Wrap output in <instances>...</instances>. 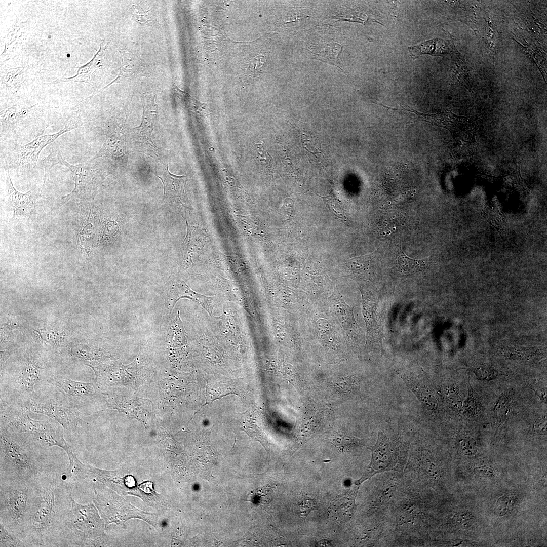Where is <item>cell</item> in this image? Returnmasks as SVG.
Listing matches in <instances>:
<instances>
[{
    "label": "cell",
    "mask_w": 547,
    "mask_h": 547,
    "mask_svg": "<svg viewBox=\"0 0 547 547\" xmlns=\"http://www.w3.org/2000/svg\"><path fill=\"white\" fill-rule=\"evenodd\" d=\"M72 488L62 476L49 471L33 482L24 523L26 546H57L71 509Z\"/></svg>",
    "instance_id": "cell-1"
},
{
    "label": "cell",
    "mask_w": 547,
    "mask_h": 547,
    "mask_svg": "<svg viewBox=\"0 0 547 547\" xmlns=\"http://www.w3.org/2000/svg\"><path fill=\"white\" fill-rule=\"evenodd\" d=\"M44 450L0 423V480L33 482L48 471Z\"/></svg>",
    "instance_id": "cell-2"
},
{
    "label": "cell",
    "mask_w": 547,
    "mask_h": 547,
    "mask_svg": "<svg viewBox=\"0 0 547 547\" xmlns=\"http://www.w3.org/2000/svg\"><path fill=\"white\" fill-rule=\"evenodd\" d=\"M1 423L41 448L57 446L64 451L70 446L64 437V429L49 420L31 418L21 405L1 400Z\"/></svg>",
    "instance_id": "cell-3"
},
{
    "label": "cell",
    "mask_w": 547,
    "mask_h": 547,
    "mask_svg": "<svg viewBox=\"0 0 547 547\" xmlns=\"http://www.w3.org/2000/svg\"><path fill=\"white\" fill-rule=\"evenodd\" d=\"M104 523L92 504L82 505L72 500L57 546H98L105 543Z\"/></svg>",
    "instance_id": "cell-4"
},
{
    "label": "cell",
    "mask_w": 547,
    "mask_h": 547,
    "mask_svg": "<svg viewBox=\"0 0 547 547\" xmlns=\"http://www.w3.org/2000/svg\"><path fill=\"white\" fill-rule=\"evenodd\" d=\"M32 483L0 480V524L23 541L24 523Z\"/></svg>",
    "instance_id": "cell-5"
},
{
    "label": "cell",
    "mask_w": 547,
    "mask_h": 547,
    "mask_svg": "<svg viewBox=\"0 0 547 547\" xmlns=\"http://www.w3.org/2000/svg\"><path fill=\"white\" fill-rule=\"evenodd\" d=\"M401 447L399 442L383 432H378L375 444L368 448L372 453L370 463L362 476L355 484L359 485L379 473L402 471L406 462V454Z\"/></svg>",
    "instance_id": "cell-6"
},
{
    "label": "cell",
    "mask_w": 547,
    "mask_h": 547,
    "mask_svg": "<svg viewBox=\"0 0 547 547\" xmlns=\"http://www.w3.org/2000/svg\"><path fill=\"white\" fill-rule=\"evenodd\" d=\"M20 405L27 411L42 414L54 419L69 438L77 436L79 413L51 391L44 395L37 394Z\"/></svg>",
    "instance_id": "cell-7"
},
{
    "label": "cell",
    "mask_w": 547,
    "mask_h": 547,
    "mask_svg": "<svg viewBox=\"0 0 547 547\" xmlns=\"http://www.w3.org/2000/svg\"><path fill=\"white\" fill-rule=\"evenodd\" d=\"M93 502L97 508L104 523L106 529L112 523L123 525L124 522L130 517H135L155 524L152 514L143 513L134 508L130 504L109 489L104 488L100 490L94 489Z\"/></svg>",
    "instance_id": "cell-8"
},
{
    "label": "cell",
    "mask_w": 547,
    "mask_h": 547,
    "mask_svg": "<svg viewBox=\"0 0 547 547\" xmlns=\"http://www.w3.org/2000/svg\"><path fill=\"white\" fill-rule=\"evenodd\" d=\"M45 381L52 393L79 414L88 401L98 394L93 383L58 377H48Z\"/></svg>",
    "instance_id": "cell-9"
},
{
    "label": "cell",
    "mask_w": 547,
    "mask_h": 547,
    "mask_svg": "<svg viewBox=\"0 0 547 547\" xmlns=\"http://www.w3.org/2000/svg\"><path fill=\"white\" fill-rule=\"evenodd\" d=\"M77 127V124L66 125L56 133L38 136L25 145L16 143L13 161L10 166L19 173L31 172L36 165L39 155L44 147L54 142L60 135Z\"/></svg>",
    "instance_id": "cell-10"
},
{
    "label": "cell",
    "mask_w": 547,
    "mask_h": 547,
    "mask_svg": "<svg viewBox=\"0 0 547 547\" xmlns=\"http://www.w3.org/2000/svg\"><path fill=\"white\" fill-rule=\"evenodd\" d=\"M4 170L8 202L14 211L13 218L16 216L31 217L34 213L35 203L39 194L32 190L25 193L18 191L11 181L9 168L4 167Z\"/></svg>",
    "instance_id": "cell-11"
},
{
    "label": "cell",
    "mask_w": 547,
    "mask_h": 547,
    "mask_svg": "<svg viewBox=\"0 0 547 547\" xmlns=\"http://www.w3.org/2000/svg\"><path fill=\"white\" fill-rule=\"evenodd\" d=\"M168 308L171 313L176 302L181 298H187L203 306L210 316L212 314L215 301L213 297L206 296L192 291L184 282L180 288H172L168 290L167 295Z\"/></svg>",
    "instance_id": "cell-12"
},
{
    "label": "cell",
    "mask_w": 547,
    "mask_h": 547,
    "mask_svg": "<svg viewBox=\"0 0 547 547\" xmlns=\"http://www.w3.org/2000/svg\"><path fill=\"white\" fill-rule=\"evenodd\" d=\"M31 107L18 108L16 106L3 110L1 112V135L13 134L23 125L24 118Z\"/></svg>",
    "instance_id": "cell-13"
},
{
    "label": "cell",
    "mask_w": 547,
    "mask_h": 547,
    "mask_svg": "<svg viewBox=\"0 0 547 547\" xmlns=\"http://www.w3.org/2000/svg\"><path fill=\"white\" fill-rule=\"evenodd\" d=\"M143 113L142 123L140 126L135 128L139 129V136L147 142L151 141L150 136L153 129V125L156 121L158 107L153 98H149L143 96L142 98Z\"/></svg>",
    "instance_id": "cell-14"
},
{
    "label": "cell",
    "mask_w": 547,
    "mask_h": 547,
    "mask_svg": "<svg viewBox=\"0 0 547 547\" xmlns=\"http://www.w3.org/2000/svg\"><path fill=\"white\" fill-rule=\"evenodd\" d=\"M449 47L444 40L436 38L426 41L417 45L409 46L408 50L411 58L416 59L423 54L437 56L449 54L451 49Z\"/></svg>",
    "instance_id": "cell-15"
},
{
    "label": "cell",
    "mask_w": 547,
    "mask_h": 547,
    "mask_svg": "<svg viewBox=\"0 0 547 547\" xmlns=\"http://www.w3.org/2000/svg\"><path fill=\"white\" fill-rule=\"evenodd\" d=\"M401 377L408 386L418 397L423 407L432 411H434L438 409V403L437 399L423 383H420L410 374L405 373L402 375Z\"/></svg>",
    "instance_id": "cell-16"
},
{
    "label": "cell",
    "mask_w": 547,
    "mask_h": 547,
    "mask_svg": "<svg viewBox=\"0 0 547 547\" xmlns=\"http://www.w3.org/2000/svg\"><path fill=\"white\" fill-rule=\"evenodd\" d=\"M514 396L513 388L504 392L497 399L492 409V423L493 426L497 428L503 424Z\"/></svg>",
    "instance_id": "cell-17"
},
{
    "label": "cell",
    "mask_w": 547,
    "mask_h": 547,
    "mask_svg": "<svg viewBox=\"0 0 547 547\" xmlns=\"http://www.w3.org/2000/svg\"><path fill=\"white\" fill-rule=\"evenodd\" d=\"M120 53L122 57V65L120 72L115 80L109 85L114 82H120L136 75L140 72L142 66H143L140 63V61L137 57L132 53L126 51H120Z\"/></svg>",
    "instance_id": "cell-18"
},
{
    "label": "cell",
    "mask_w": 547,
    "mask_h": 547,
    "mask_svg": "<svg viewBox=\"0 0 547 547\" xmlns=\"http://www.w3.org/2000/svg\"><path fill=\"white\" fill-rule=\"evenodd\" d=\"M468 394L462 404L461 410L464 416L468 418H475L480 416L483 410L482 398L467 383Z\"/></svg>",
    "instance_id": "cell-19"
},
{
    "label": "cell",
    "mask_w": 547,
    "mask_h": 547,
    "mask_svg": "<svg viewBox=\"0 0 547 547\" xmlns=\"http://www.w3.org/2000/svg\"><path fill=\"white\" fill-rule=\"evenodd\" d=\"M501 355L508 359L529 361L541 356L539 349L534 347H509L502 349Z\"/></svg>",
    "instance_id": "cell-20"
},
{
    "label": "cell",
    "mask_w": 547,
    "mask_h": 547,
    "mask_svg": "<svg viewBox=\"0 0 547 547\" xmlns=\"http://www.w3.org/2000/svg\"><path fill=\"white\" fill-rule=\"evenodd\" d=\"M364 317L366 321L369 333H372L374 335L375 340L377 347L381 350L382 347V337L380 334V328L377 321V317L374 311L368 305H364L363 310Z\"/></svg>",
    "instance_id": "cell-21"
},
{
    "label": "cell",
    "mask_w": 547,
    "mask_h": 547,
    "mask_svg": "<svg viewBox=\"0 0 547 547\" xmlns=\"http://www.w3.org/2000/svg\"><path fill=\"white\" fill-rule=\"evenodd\" d=\"M397 260L399 266L405 274H414L422 270L425 267V263L422 259L410 258L403 252L398 257Z\"/></svg>",
    "instance_id": "cell-22"
},
{
    "label": "cell",
    "mask_w": 547,
    "mask_h": 547,
    "mask_svg": "<svg viewBox=\"0 0 547 547\" xmlns=\"http://www.w3.org/2000/svg\"><path fill=\"white\" fill-rule=\"evenodd\" d=\"M103 50H102L101 45L98 52L92 60L85 66H83V67L80 68V70L79 69L77 75L74 77L75 79L74 81H75L77 79L82 76L78 79L77 81V82L90 83L89 80H90V75L100 65L102 55L103 53Z\"/></svg>",
    "instance_id": "cell-23"
},
{
    "label": "cell",
    "mask_w": 547,
    "mask_h": 547,
    "mask_svg": "<svg viewBox=\"0 0 547 547\" xmlns=\"http://www.w3.org/2000/svg\"><path fill=\"white\" fill-rule=\"evenodd\" d=\"M179 311L175 318L172 321L168 328L167 337L169 341L184 342L186 335L184 330L183 323L179 317Z\"/></svg>",
    "instance_id": "cell-24"
},
{
    "label": "cell",
    "mask_w": 547,
    "mask_h": 547,
    "mask_svg": "<svg viewBox=\"0 0 547 547\" xmlns=\"http://www.w3.org/2000/svg\"><path fill=\"white\" fill-rule=\"evenodd\" d=\"M470 370L481 381H490L501 375L495 368L490 365H482L471 368Z\"/></svg>",
    "instance_id": "cell-25"
},
{
    "label": "cell",
    "mask_w": 547,
    "mask_h": 547,
    "mask_svg": "<svg viewBox=\"0 0 547 547\" xmlns=\"http://www.w3.org/2000/svg\"><path fill=\"white\" fill-rule=\"evenodd\" d=\"M361 440L354 436L337 434L332 439L333 444L341 450H348L359 445Z\"/></svg>",
    "instance_id": "cell-26"
},
{
    "label": "cell",
    "mask_w": 547,
    "mask_h": 547,
    "mask_svg": "<svg viewBox=\"0 0 547 547\" xmlns=\"http://www.w3.org/2000/svg\"><path fill=\"white\" fill-rule=\"evenodd\" d=\"M0 546H26V544L21 539L9 532L0 524Z\"/></svg>",
    "instance_id": "cell-27"
},
{
    "label": "cell",
    "mask_w": 547,
    "mask_h": 547,
    "mask_svg": "<svg viewBox=\"0 0 547 547\" xmlns=\"http://www.w3.org/2000/svg\"><path fill=\"white\" fill-rule=\"evenodd\" d=\"M241 429L245 432L248 435L253 439L261 443L264 447L267 450L268 442L263 437V434L257 428L255 424H253L251 420H248L247 418L242 423Z\"/></svg>",
    "instance_id": "cell-28"
},
{
    "label": "cell",
    "mask_w": 547,
    "mask_h": 547,
    "mask_svg": "<svg viewBox=\"0 0 547 547\" xmlns=\"http://www.w3.org/2000/svg\"><path fill=\"white\" fill-rule=\"evenodd\" d=\"M370 254L355 257L349 259L346 263L348 268L355 271L365 269L370 261Z\"/></svg>",
    "instance_id": "cell-29"
},
{
    "label": "cell",
    "mask_w": 547,
    "mask_h": 547,
    "mask_svg": "<svg viewBox=\"0 0 547 547\" xmlns=\"http://www.w3.org/2000/svg\"><path fill=\"white\" fill-rule=\"evenodd\" d=\"M320 197L323 199L325 203L333 216L344 221H346L347 218L344 214V211L337 201L333 199H330L328 197H322L320 196Z\"/></svg>",
    "instance_id": "cell-30"
},
{
    "label": "cell",
    "mask_w": 547,
    "mask_h": 547,
    "mask_svg": "<svg viewBox=\"0 0 547 547\" xmlns=\"http://www.w3.org/2000/svg\"><path fill=\"white\" fill-rule=\"evenodd\" d=\"M460 451L466 455H472L476 453L477 450L476 442L472 438L466 437L459 441Z\"/></svg>",
    "instance_id": "cell-31"
},
{
    "label": "cell",
    "mask_w": 547,
    "mask_h": 547,
    "mask_svg": "<svg viewBox=\"0 0 547 547\" xmlns=\"http://www.w3.org/2000/svg\"><path fill=\"white\" fill-rule=\"evenodd\" d=\"M509 507V499L506 497H501L497 500L495 510L496 513L499 516H503L505 514Z\"/></svg>",
    "instance_id": "cell-32"
},
{
    "label": "cell",
    "mask_w": 547,
    "mask_h": 547,
    "mask_svg": "<svg viewBox=\"0 0 547 547\" xmlns=\"http://www.w3.org/2000/svg\"><path fill=\"white\" fill-rule=\"evenodd\" d=\"M450 394L448 399L451 407L456 410L461 409L463 403L459 393L455 391L452 393H450Z\"/></svg>",
    "instance_id": "cell-33"
},
{
    "label": "cell",
    "mask_w": 547,
    "mask_h": 547,
    "mask_svg": "<svg viewBox=\"0 0 547 547\" xmlns=\"http://www.w3.org/2000/svg\"><path fill=\"white\" fill-rule=\"evenodd\" d=\"M316 327L318 331L323 334L328 335L331 332V325L325 319H319L316 322Z\"/></svg>",
    "instance_id": "cell-34"
},
{
    "label": "cell",
    "mask_w": 547,
    "mask_h": 547,
    "mask_svg": "<svg viewBox=\"0 0 547 547\" xmlns=\"http://www.w3.org/2000/svg\"><path fill=\"white\" fill-rule=\"evenodd\" d=\"M231 394H232V393L221 394V393H220L219 392L218 393H216L215 391H214V390H209V392H208V390H207V398H206V403L205 404H204L203 406H204V405H205L206 404H208L209 406H211L212 405L213 402L215 400H216V399H220L221 398H222L223 397H225V396H226L227 395H231Z\"/></svg>",
    "instance_id": "cell-35"
},
{
    "label": "cell",
    "mask_w": 547,
    "mask_h": 547,
    "mask_svg": "<svg viewBox=\"0 0 547 547\" xmlns=\"http://www.w3.org/2000/svg\"><path fill=\"white\" fill-rule=\"evenodd\" d=\"M133 10H134V13L138 21L145 22L149 20V17L140 6H135Z\"/></svg>",
    "instance_id": "cell-36"
},
{
    "label": "cell",
    "mask_w": 547,
    "mask_h": 547,
    "mask_svg": "<svg viewBox=\"0 0 547 547\" xmlns=\"http://www.w3.org/2000/svg\"><path fill=\"white\" fill-rule=\"evenodd\" d=\"M534 429L538 433H545L546 432V418L542 417L536 420L533 425Z\"/></svg>",
    "instance_id": "cell-37"
},
{
    "label": "cell",
    "mask_w": 547,
    "mask_h": 547,
    "mask_svg": "<svg viewBox=\"0 0 547 547\" xmlns=\"http://www.w3.org/2000/svg\"><path fill=\"white\" fill-rule=\"evenodd\" d=\"M19 325L16 323L14 320L11 317L8 318V321L7 323L2 324L1 329L4 330L6 333L10 334L12 333V330L14 329H18Z\"/></svg>",
    "instance_id": "cell-38"
},
{
    "label": "cell",
    "mask_w": 547,
    "mask_h": 547,
    "mask_svg": "<svg viewBox=\"0 0 547 547\" xmlns=\"http://www.w3.org/2000/svg\"><path fill=\"white\" fill-rule=\"evenodd\" d=\"M474 473L480 477H488L493 475V470L485 466H478L474 470Z\"/></svg>",
    "instance_id": "cell-39"
},
{
    "label": "cell",
    "mask_w": 547,
    "mask_h": 547,
    "mask_svg": "<svg viewBox=\"0 0 547 547\" xmlns=\"http://www.w3.org/2000/svg\"><path fill=\"white\" fill-rule=\"evenodd\" d=\"M273 330L276 337L283 339L286 337L285 330L280 324H275L273 326Z\"/></svg>",
    "instance_id": "cell-40"
},
{
    "label": "cell",
    "mask_w": 547,
    "mask_h": 547,
    "mask_svg": "<svg viewBox=\"0 0 547 547\" xmlns=\"http://www.w3.org/2000/svg\"><path fill=\"white\" fill-rule=\"evenodd\" d=\"M532 389L534 390V391L535 392L536 395H537L539 397L540 400L542 402H543L544 403H545L546 404V388H532Z\"/></svg>",
    "instance_id": "cell-41"
}]
</instances>
